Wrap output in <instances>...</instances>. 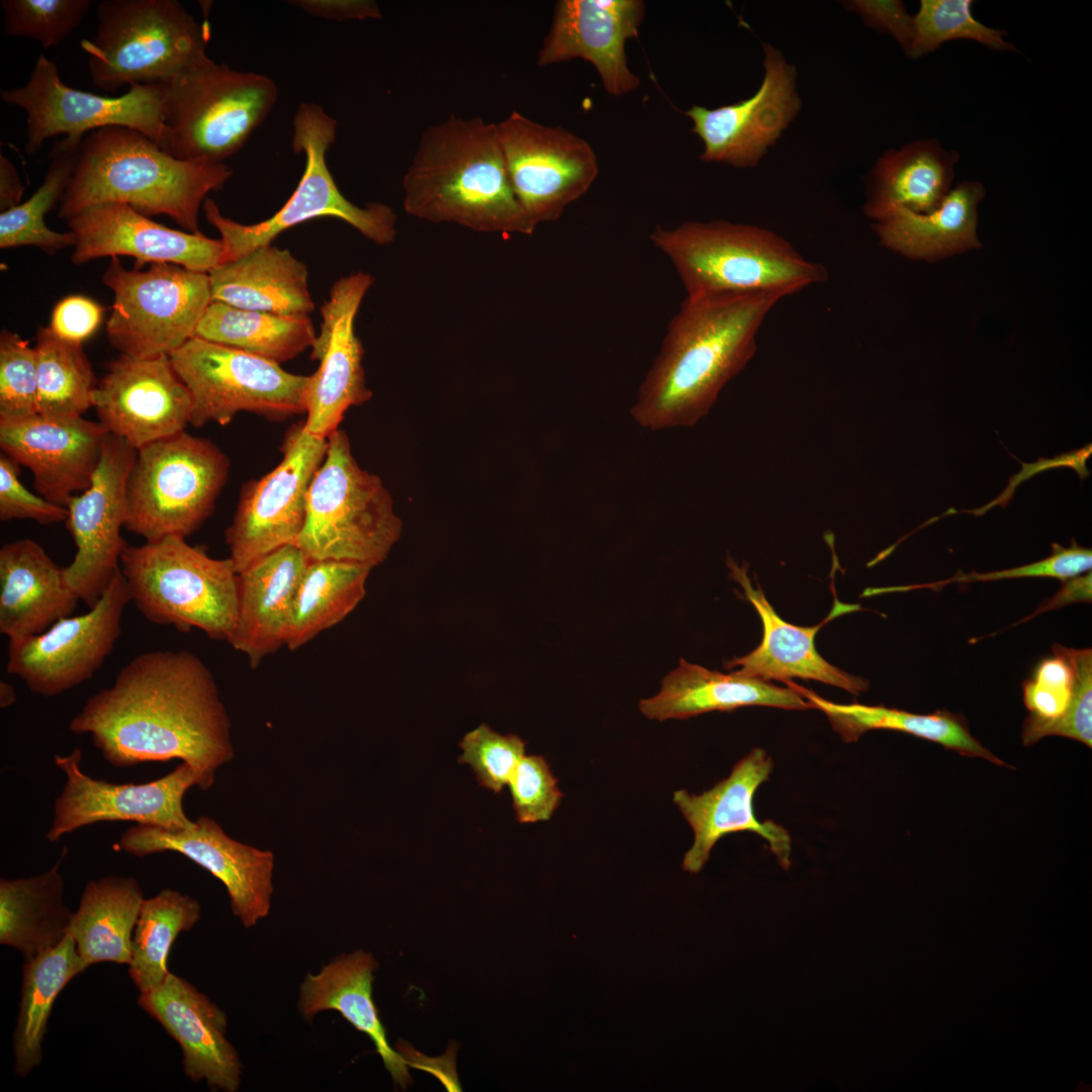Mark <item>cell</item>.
Instances as JSON below:
<instances>
[{"label": "cell", "mask_w": 1092, "mask_h": 1092, "mask_svg": "<svg viewBox=\"0 0 1092 1092\" xmlns=\"http://www.w3.org/2000/svg\"><path fill=\"white\" fill-rule=\"evenodd\" d=\"M231 729L210 670L185 650L136 655L69 724L71 732L89 734L109 764L179 759L195 770L202 791L235 756Z\"/></svg>", "instance_id": "1"}, {"label": "cell", "mask_w": 1092, "mask_h": 1092, "mask_svg": "<svg viewBox=\"0 0 1092 1092\" xmlns=\"http://www.w3.org/2000/svg\"><path fill=\"white\" fill-rule=\"evenodd\" d=\"M786 296H687L639 387L633 420L659 431L692 427L707 416L725 385L754 356L764 318Z\"/></svg>", "instance_id": "2"}, {"label": "cell", "mask_w": 1092, "mask_h": 1092, "mask_svg": "<svg viewBox=\"0 0 1092 1092\" xmlns=\"http://www.w3.org/2000/svg\"><path fill=\"white\" fill-rule=\"evenodd\" d=\"M406 213L476 232L532 235L510 182L496 123L450 115L427 127L402 179Z\"/></svg>", "instance_id": "3"}, {"label": "cell", "mask_w": 1092, "mask_h": 1092, "mask_svg": "<svg viewBox=\"0 0 1092 1092\" xmlns=\"http://www.w3.org/2000/svg\"><path fill=\"white\" fill-rule=\"evenodd\" d=\"M232 176L224 163L179 160L135 129L104 127L84 136L59 217L68 220L90 207L119 203L146 216L168 215L186 232L199 233L207 194Z\"/></svg>", "instance_id": "4"}, {"label": "cell", "mask_w": 1092, "mask_h": 1092, "mask_svg": "<svg viewBox=\"0 0 1092 1092\" xmlns=\"http://www.w3.org/2000/svg\"><path fill=\"white\" fill-rule=\"evenodd\" d=\"M650 241L672 264L689 297L782 292L827 280V269L778 234L727 220L657 225Z\"/></svg>", "instance_id": "5"}, {"label": "cell", "mask_w": 1092, "mask_h": 1092, "mask_svg": "<svg viewBox=\"0 0 1092 1092\" xmlns=\"http://www.w3.org/2000/svg\"><path fill=\"white\" fill-rule=\"evenodd\" d=\"M96 8V35L81 47L91 80L103 91L162 86L208 58V23L176 0H104Z\"/></svg>", "instance_id": "6"}, {"label": "cell", "mask_w": 1092, "mask_h": 1092, "mask_svg": "<svg viewBox=\"0 0 1092 1092\" xmlns=\"http://www.w3.org/2000/svg\"><path fill=\"white\" fill-rule=\"evenodd\" d=\"M306 494L305 520L296 545L309 560H340L374 567L399 539L402 524L381 479L361 469L342 430Z\"/></svg>", "instance_id": "7"}, {"label": "cell", "mask_w": 1092, "mask_h": 1092, "mask_svg": "<svg viewBox=\"0 0 1092 1092\" xmlns=\"http://www.w3.org/2000/svg\"><path fill=\"white\" fill-rule=\"evenodd\" d=\"M120 570L131 602L150 622L181 632L199 629L212 640L233 636L238 617V572L230 558L216 559L169 536L127 545Z\"/></svg>", "instance_id": "8"}, {"label": "cell", "mask_w": 1092, "mask_h": 1092, "mask_svg": "<svg viewBox=\"0 0 1092 1092\" xmlns=\"http://www.w3.org/2000/svg\"><path fill=\"white\" fill-rule=\"evenodd\" d=\"M162 92L161 149L176 159L221 164L239 152L278 98L272 79L241 72L210 58Z\"/></svg>", "instance_id": "9"}, {"label": "cell", "mask_w": 1092, "mask_h": 1092, "mask_svg": "<svg viewBox=\"0 0 1092 1092\" xmlns=\"http://www.w3.org/2000/svg\"><path fill=\"white\" fill-rule=\"evenodd\" d=\"M337 126V120L321 105L304 102L298 106L293 119L292 148L296 154H304V171L291 196L269 218L244 224L222 215L212 199H205L202 205L205 219L220 235V263L271 245L286 230L324 216L344 220L376 245L394 241L397 216L388 205L371 202L360 207L339 190L326 160L336 140Z\"/></svg>", "instance_id": "10"}, {"label": "cell", "mask_w": 1092, "mask_h": 1092, "mask_svg": "<svg viewBox=\"0 0 1092 1092\" xmlns=\"http://www.w3.org/2000/svg\"><path fill=\"white\" fill-rule=\"evenodd\" d=\"M229 466L217 446L185 430L144 446L128 479L124 528L146 542L186 538L213 512Z\"/></svg>", "instance_id": "11"}, {"label": "cell", "mask_w": 1092, "mask_h": 1092, "mask_svg": "<svg viewBox=\"0 0 1092 1092\" xmlns=\"http://www.w3.org/2000/svg\"><path fill=\"white\" fill-rule=\"evenodd\" d=\"M102 281L114 294L108 341L120 354L136 358L169 356L179 349L195 336L212 301L208 273L170 263L129 270L112 257Z\"/></svg>", "instance_id": "12"}, {"label": "cell", "mask_w": 1092, "mask_h": 1092, "mask_svg": "<svg viewBox=\"0 0 1092 1092\" xmlns=\"http://www.w3.org/2000/svg\"><path fill=\"white\" fill-rule=\"evenodd\" d=\"M192 399L190 424H229L240 412L281 419L305 412L308 376L279 363L193 337L170 355Z\"/></svg>", "instance_id": "13"}, {"label": "cell", "mask_w": 1092, "mask_h": 1092, "mask_svg": "<svg viewBox=\"0 0 1092 1092\" xmlns=\"http://www.w3.org/2000/svg\"><path fill=\"white\" fill-rule=\"evenodd\" d=\"M3 102L26 113L24 150L37 154L51 138H81L91 131L122 126L135 129L160 148L164 138L162 92L155 85H133L117 97L74 89L65 84L57 65L44 55L34 63L28 81L21 87L3 90Z\"/></svg>", "instance_id": "14"}, {"label": "cell", "mask_w": 1092, "mask_h": 1092, "mask_svg": "<svg viewBox=\"0 0 1092 1092\" xmlns=\"http://www.w3.org/2000/svg\"><path fill=\"white\" fill-rule=\"evenodd\" d=\"M496 127L513 191L535 226L559 219L596 181L597 155L579 135L518 111Z\"/></svg>", "instance_id": "15"}, {"label": "cell", "mask_w": 1092, "mask_h": 1092, "mask_svg": "<svg viewBox=\"0 0 1092 1092\" xmlns=\"http://www.w3.org/2000/svg\"><path fill=\"white\" fill-rule=\"evenodd\" d=\"M130 602L119 569L87 613L64 617L40 634L9 639L7 672L46 698L89 680L117 642L122 614Z\"/></svg>", "instance_id": "16"}, {"label": "cell", "mask_w": 1092, "mask_h": 1092, "mask_svg": "<svg viewBox=\"0 0 1092 1092\" xmlns=\"http://www.w3.org/2000/svg\"><path fill=\"white\" fill-rule=\"evenodd\" d=\"M136 456V449L107 433L90 485L67 506L66 526L76 554L63 567L64 579L89 608L98 602L120 569V558L127 546L121 536L129 513L127 484Z\"/></svg>", "instance_id": "17"}, {"label": "cell", "mask_w": 1092, "mask_h": 1092, "mask_svg": "<svg viewBox=\"0 0 1092 1092\" xmlns=\"http://www.w3.org/2000/svg\"><path fill=\"white\" fill-rule=\"evenodd\" d=\"M81 761L79 747L67 755H55V763L66 775V783L55 801L53 822L44 835L49 842H58L66 834L105 821H132L170 831H181L193 824L194 820L185 813L183 800L189 789L198 787L199 779L188 763L181 762L152 782L112 784L85 774Z\"/></svg>", "instance_id": "18"}, {"label": "cell", "mask_w": 1092, "mask_h": 1092, "mask_svg": "<svg viewBox=\"0 0 1092 1092\" xmlns=\"http://www.w3.org/2000/svg\"><path fill=\"white\" fill-rule=\"evenodd\" d=\"M328 441L293 429L282 461L243 491L235 518L225 531L230 559L239 573L272 551L295 544L304 525L306 494L324 460Z\"/></svg>", "instance_id": "19"}, {"label": "cell", "mask_w": 1092, "mask_h": 1092, "mask_svg": "<svg viewBox=\"0 0 1092 1092\" xmlns=\"http://www.w3.org/2000/svg\"><path fill=\"white\" fill-rule=\"evenodd\" d=\"M116 848L138 857L166 851L186 856L223 884L232 911L246 928L270 911L274 853L235 840L208 816L181 831L136 824L123 832Z\"/></svg>", "instance_id": "20"}, {"label": "cell", "mask_w": 1092, "mask_h": 1092, "mask_svg": "<svg viewBox=\"0 0 1092 1092\" xmlns=\"http://www.w3.org/2000/svg\"><path fill=\"white\" fill-rule=\"evenodd\" d=\"M373 282V277L362 271L341 277L321 307V330L311 346V358L320 365L308 376L304 400L303 427L314 436L327 439L338 430L349 407L372 396L366 386L364 350L355 334V320Z\"/></svg>", "instance_id": "21"}, {"label": "cell", "mask_w": 1092, "mask_h": 1092, "mask_svg": "<svg viewBox=\"0 0 1092 1092\" xmlns=\"http://www.w3.org/2000/svg\"><path fill=\"white\" fill-rule=\"evenodd\" d=\"M764 75L749 98L717 108L694 105L685 114L703 143L704 162L755 167L801 108L797 75L776 48L764 44Z\"/></svg>", "instance_id": "22"}, {"label": "cell", "mask_w": 1092, "mask_h": 1092, "mask_svg": "<svg viewBox=\"0 0 1092 1092\" xmlns=\"http://www.w3.org/2000/svg\"><path fill=\"white\" fill-rule=\"evenodd\" d=\"M93 407L109 434L139 450L184 431L192 399L169 356L120 354L107 363L93 393Z\"/></svg>", "instance_id": "23"}, {"label": "cell", "mask_w": 1092, "mask_h": 1092, "mask_svg": "<svg viewBox=\"0 0 1092 1092\" xmlns=\"http://www.w3.org/2000/svg\"><path fill=\"white\" fill-rule=\"evenodd\" d=\"M644 16L641 0H559L537 65L582 59L595 67L608 94H628L640 79L628 67L625 47L638 36Z\"/></svg>", "instance_id": "24"}, {"label": "cell", "mask_w": 1092, "mask_h": 1092, "mask_svg": "<svg viewBox=\"0 0 1092 1092\" xmlns=\"http://www.w3.org/2000/svg\"><path fill=\"white\" fill-rule=\"evenodd\" d=\"M67 224L74 236L71 260L75 265L128 256L134 258L135 269L147 263H170L208 273L221 262L220 240L170 229L125 204L90 207Z\"/></svg>", "instance_id": "25"}, {"label": "cell", "mask_w": 1092, "mask_h": 1092, "mask_svg": "<svg viewBox=\"0 0 1092 1092\" xmlns=\"http://www.w3.org/2000/svg\"><path fill=\"white\" fill-rule=\"evenodd\" d=\"M108 432L99 422L78 418L49 419L39 415L0 420L2 452L33 475L43 498L67 508L76 492L91 483Z\"/></svg>", "instance_id": "26"}, {"label": "cell", "mask_w": 1092, "mask_h": 1092, "mask_svg": "<svg viewBox=\"0 0 1092 1092\" xmlns=\"http://www.w3.org/2000/svg\"><path fill=\"white\" fill-rule=\"evenodd\" d=\"M772 769L771 757L756 747L710 790L700 795L686 790L673 793V803L694 831V842L682 860L686 871L698 873L717 841L738 831L754 832L765 839L779 861L789 866L792 851L789 831L772 820L759 821L753 808L755 793L769 780Z\"/></svg>", "instance_id": "27"}, {"label": "cell", "mask_w": 1092, "mask_h": 1092, "mask_svg": "<svg viewBox=\"0 0 1092 1092\" xmlns=\"http://www.w3.org/2000/svg\"><path fill=\"white\" fill-rule=\"evenodd\" d=\"M138 1003L179 1043L183 1071L210 1089L235 1092L242 1065L225 1036L226 1015L186 980L169 973L155 989L141 993Z\"/></svg>", "instance_id": "28"}, {"label": "cell", "mask_w": 1092, "mask_h": 1092, "mask_svg": "<svg viewBox=\"0 0 1092 1092\" xmlns=\"http://www.w3.org/2000/svg\"><path fill=\"white\" fill-rule=\"evenodd\" d=\"M727 565L731 577L741 585L746 599L756 610L763 634L760 644L754 650L744 656L732 658L725 663V668L737 667L735 672L739 674L765 680L778 679L786 682L792 677L813 679L853 695L868 690V680L830 664L815 647V636L822 626L839 615L858 610V605L842 604L836 599L831 612L822 622L812 627L796 626L778 615L759 585L753 586L745 565L739 566L731 558L727 559Z\"/></svg>", "instance_id": "29"}, {"label": "cell", "mask_w": 1092, "mask_h": 1092, "mask_svg": "<svg viewBox=\"0 0 1092 1092\" xmlns=\"http://www.w3.org/2000/svg\"><path fill=\"white\" fill-rule=\"evenodd\" d=\"M309 559L294 544L280 547L238 573V617L229 644L253 668L283 645L293 599Z\"/></svg>", "instance_id": "30"}, {"label": "cell", "mask_w": 1092, "mask_h": 1092, "mask_svg": "<svg viewBox=\"0 0 1092 1092\" xmlns=\"http://www.w3.org/2000/svg\"><path fill=\"white\" fill-rule=\"evenodd\" d=\"M79 602L63 567L31 539L0 549V633L9 639L37 635L71 616Z\"/></svg>", "instance_id": "31"}, {"label": "cell", "mask_w": 1092, "mask_h": 1092, "mask_svg": "<svg viewBox=\"0 0 1092 1092\" xmlns=\"http://www.w3.org/2000/svg\"><path fill=\"white\" fill-rule=\"evenodd\" d=\"M782 688L759 677L722 673L684 658L661 682L659 693L639 703L647 718L657 721L687 719L712 711L763 706L807 710L809 702L790 684Z\"/></svg>", "instance_id": "32"}, {"label": "cell", "mask_w": 1092, "mask_h": 1092, "mask_svg": "<svg viewBox=\"0 0 1092 1092\" xmlns=\"http://www.w3.org/2000/svg\"><path fill=\"white\" fill-rule=\"evenodd\" d=\"M376 969L377 963L369 952L344 953L320 973L305 977L300 986L298 1007L308 1020L324 1010L338 1011L372 1040L393 1082L404 1089L412 1083L407 1062L390 1046L372 998Z\"/></svg>", "instance_id": "33"}, {"label": "cell", "mask_w": 1092, "mask_h": 1092, "mask_svg": "<svg viewBox=\"0 0 1092 1092\" xmlns=\"http://www.w3.org/2000/svg\"><path fill=\"white\" fill-rule=\"evenodd\" d=\"M211 300L243 309L308 315V271L289 250L266 245L208 272Z\"/></svg>", "instance_id": "34"}, {"label": "cell", "mask_w": 1092, "mask_h": 1092, "mask_svg": "<svg viewBox=\"0 0 1092 1092\" xmlns=\"http://www.w3.org/2000/svg\"><path fill=\"white\" fill-rule=\"evenodd\" d=\"M959 159L934 139L886 152L868 175L864 213L880 221L899 209L933 211L950 191Z\"/></svg>", "instance_id": "35"}, {"label": "cell", "mask_w": 1092, "mask_h": 1092, "mask_svg": "<svg viewBox=\"0 0 1092 1092\" xmlns=\"http://www.w3.org/2000/svg\"><path fill=\"white\" fill-rule=\"evenodd\" d=\"M985 190L977 181L950 189L929 213L899 209L876 221L874 230L886 248L911 259L935 261L981 245L977 237L978 204Z\"/></svg>", "instance_id": "36"}, {"label": "cell", "mask_w": 1092, "mask_h": 1092, "mask_svg": "<svg viewBox=\"0 0 1092 1092\" xmlns=\"http://www.w3.org/2000/svg\"><path fill=\"white\" fill-rule=\"evenodd\" d=\"M62 853L48 871L33 877L0 880V943L24 961L58 945L68 934L73 912L64 903Z\"/></svg>", "instance_id": "37"}, {"label": "cell", "mask_w": 1092, "mask_h": 1092, "mask_svg": "<svg viewBox=\"0 0 1092 1092\" xmlns=\"http://www.w3.org/2000/svg\"><path fill=\"white\" fill-rule=\"evenodd\" d=\"M144 899L131 877L105 876L86 884L68 929L85 970L102 962L129 964Z\"/></svg>", "instance_id": "38"}, {"label": "cell", "mask_w": 1092, "mask_h": 1092, "mask_svg": "<svg viewBox=\"0 0 1092 1092\" xmlns=\"http://www.w3.org/2000/svg\"><path fill=\"white\" fill-rule=\"evenodd\" d=\"M790 684L809 702L811 708L826 715L833 730L845 742H854L870 730H893L939 743L962 755L982 757L992 763L1004 764L972 736L965 718L961 715L946 711L920 715L883 706L837 704L792 680Z\"/></svg>", "instance_id": "39"}, {"label": "cell", "mask_w": 1092, "mask_h": 1092, "mask_svg": "<svg viewBox=\"0 0 1092 1092\" xmlns=\"http://www.w3.org/2000/svg\"><path fill=\"white\" fill-rule=\"evenodd\" d=\"M84 971L69 934L55 947L24 961L13 1033V1070L18 1077H26L41 1063L42 1040L54 1003L65 986Z\"/></svg>", "instance_id": "40"}, {"label": "cell", "mask_w": 1092, "mask_h": 1092, "mask_svg": "<svg viewBox=\"0 0 1092 1092\" xmlns=\"http://www.w3.org/2000/svg\"><path fill=\"white\" fill-rule=\"evenodd\" d=\"M371 567L340 560H309L297 584L286 639L296 650L345 619L363 600Z\"/></svg>", "instance_id": "41"}, {"label": "cell", "mask_w": 1092, "mask_h": 1092, "mask_svg": "<svg viewBox=\"0 0 1092 1092\" xmlns=\"http://www.w3.org/2000/svg\"><path fill=\"white\" fill-rule=\"evenodd\" d=\"M194 337L280 364L311 348L316 333L308 315L276 314L211 301Z\"/></svg>", "instance_id": "42"}, {"label": "cell", "mask_w": 1092, "mask_h": 1092, "mask_svg": "<svg viewBox=\"0 0 1092 1092\" xmlns=\"http://www.w3.org/2000/svg\"><path fill=\"white\" fill-rule=\"evenodd\" d=\"M199 902L178 891L165 889L144 899L131 937L128 973L141 993L161 985L169 975L170 949L183 931L199 920Z\"/></svg>", "instance_id": "43"}, {"label": "cell", "mask_w": 1092, "mask_h": 1092, "mask_svg": "<svg viewBox=\"0 0 1092 1092\" xmlns=\"http://www.w3.org/2000/svg\"><path fill=\"white\" fill-rule=\"evenodd\" d=\"M83 139L64 136L55 142L50 152L48 171L38 189L26 201L0 213L1 249L34 246L55 253L73 247V234L49 229L44 216L63 199L74 174Z\"/></svg>", "instance_id": "44"}, {"label": "cell", "mask_w": 1092, "mask_h": 1092, "mask_svg": "<svg viewBox=\"0 0 1092 1092\" xmlns=\"http://www.w3.org/2000/svg\"><path fill=\"white\" fill-rule=\"evenodd\" d=\"M37 365V412L49 419L78 418L93 406L96 380L82 343L40 327L34 347Z\"/></svg>", "instance_id": "45"}, {"label": "cell", "mask_w": 1092, "mask_h": 1092, "mask_svg": "<svg viewBox=\"0 0 1092 1092\" xmlns=\"http://www.w3.org/2000/svg\"><path fill=\"white\" fill-rule=\"evenodd\" d=\"M972 0H921L913 16L914 34L908 56L917 59L953 39H971L990 49L1017 51L1003 36L1005 30L989 27L972 13Z\"/></svg>", "instance_id": "46"}, {"label": "cell", "mask_w": 1092, "mask_h": 1092, "mask_svg": "<svg viewBox=\"0 0 1092 1092\" xmlns=\"http://www.w3.org/2000/svg\"><path fill=\"white\" fill-rule=\"evenodd\" d=\"M1053 655L1042 659L1030 678L1022 685L1023 702L1030 714L1027 719L1051 723L1063 717L1071 707L1085 661L1092 657L1090 648L1075 649L1055 644Z\"/></svg>", "instance_id": "47"}, {"label": "cell", "mask_w": 1092, "mask_h": 1092, "mask_svg": "<svg viewBox=\"0 0 1092 1092\" xmlns=\"http://www.w3.org/2000/svg\"><path fill=\"white\" fill-rule=\"evenodd\" d=\"M89 0H2L5 32L37 40L46 49L61 44L80 26Z\"/></svg>", "instance_id": "48"}, {"label": "cell", "mask_w": 1092, "mask_h": 1092, "mask_svg": "<svg viewBox=\"0 0 1092 1092\" xmlns=\"http://www.w3.org/2000/svg\"><path fill=\"white\" fill-rule=\"evenodd\" d=\"M38 415L36 353L16 333L0 334V420Z\"/></svg>", "instance_id": "49"}, {"label": "cell", "mask_w": 1092, "mask_h": 1092, "mask_svg": "<svg viewBox=\"0 0 1092 1092\" xmlns=\"http://www.w3.org/2000/svg\"><path fill=\"white\" fill-rule=\"evenodd\" d=\"M460 747L458 761L472 768L482 788L498 794L525 756L526 744L517 735H502L482 723L464 735Z\"/></svg>", "instance_id": "50"}, {"label": "cell", "mask_w": 1092, "mask_h": 1092, "mask_svg": "<svg viewBox=\"0 0 1092 1092\" xmlns=\"http://www.w3.org/2000/svg\"><path fill=\"white\" fill-rule=\"evenodd\" d=\"M1092 551L1077 544L1075 540L1069 547L1052 544V554L1039 561L1008 569L990 572H959L953 576L928 583L880 587L879 593L907 592L912 589H940L950 583H967L1020 577H1055L1062 580L1080 575L1091 570Z\"/></svg>", "instance_id": "51"}, {"label": "cell", "mask_w": 1092, "mask_h": 1092, "mask_svg": "<svg viewBox=\"0 0 1092 1092\" xmlns=\"http://www.w3.org/2000/svg\"><path fill=\"white\" fill-rule=\"evenodd\" d=\"M508 785L520 823L549 820L563 797L547 760L541 755H525Z\"/></svg>", "instance_id": "52"}, {"label": "cell", "mask_w": 1092, "mask_h": 1092, "mask_svg": "<svg viewBox=\"0 0 1092 1092\" xmlns=\"http://www.w3.org/2000/svg\"><path fill=\"white\" fill-rule=\"evenodd\" d=\"M68 509L30 492L19 479V465L0 454V520H33L42 525L67 520Z\"/></svg>", "instance_id": "53"}, {"label": "cell", "mask_w": 1092, "mask_h": 1092, "mask_svg": "<svg viewBox=\"0 0 1092 1092\" xmlns=\"http://www.w3.org/2000/svg\"><path fill=\"white\" fill-rule=\"evenodd\" d=\"M1058 735L1092 745V657L1082 667L1080 681L1068 712L1051 723H1037L1026 718L1022 741L1030 745L1044 736Z\"/></svg>", "instance_id": "54"}, {"label": "cell", "mask_w": 1092, "mask_h": 1092, "mask_svg": "<svg viewBox=\"0 0 1092 1092\" xmlns=\"http://www.w3.org/2000/svg\"><path fill=\"white\" fill-rule=\"evenodd\" d=\"M104 308L90 297L69 295L54 307L50 328L62 339L83 343L99 328Z\"/></svg>", "instance_id": "55"}, {"label": "cell", "mask_w": 1092, "mask_h": 1092, "mask_svg": "<svg viewBox=\"0 0 1092 1092\" xmlns=\"http://www.w3.org/2000/svg\"><path fill=\"white\" fill-rule=\"evenodd\" d=\"M846 6L872 28L890 34L908 54L914 34L913 16L899 0H852Z\"/></svg>", "instance_id": "56"}, {"label": "cell", "mask_w": 1092, "mask_h": 1092, "mask_svg": "<svg viewBox=\"0 0 1092 1092\" xmlns=\"http://www.w3.org/2000/svg\"><path fill=\"white\" fill-rule=\"evenodd\" d=\"M289 3L312 16L335 21L381 18L379 5L372 0H294Z\"/></svg>", "instance_id": "57"}, {"label": "cell", "mask_w": 1092, "mask_h": 1092, "mask_svg": "<svg viewBox=\"0 0 1092 1092\" xmlns=\"http://www.w3.org/2000/svg\"><path fill=\"white\" fill-rule=\"evenodd\" d=\"M1092 599V575L1091 571L1080 574L1063 581L1062 587L1049 601L1040 605L1031 615L1018 623H1023L1031 618L1051 610H1057L1074 603H1090Z\"/></svg>", "instance_id": "58"}, {"label": "cell", "mask_w": 1092, "mask_h": 1092, "mask_svg": "<svg viewBox=\"0 0 1092 1092\" xmlns=\"http://www.w3.org/2000/svg\"><path fill=\"white\" fill-rule=\"evenodd\" d=\"M24 187L11 161L0 156V209L5 211L20 203Z\"/></svg>", "instance_id": "59"}, {"label": "cell", "mask_w": 1092, "mask_h": 1092, "mask_svg": "<svg viewBox=\"0 0 1092 1092\" xmlns=\"http://www.w3.org/2000/svg\"><path fill=\"white\" fill-rule=\"evenodd\" d=\"M17 699L14 687L4 680L0 681V708L6 709L12 706Z\"/></svg>", "instance_id": "60"}]
</instances>
